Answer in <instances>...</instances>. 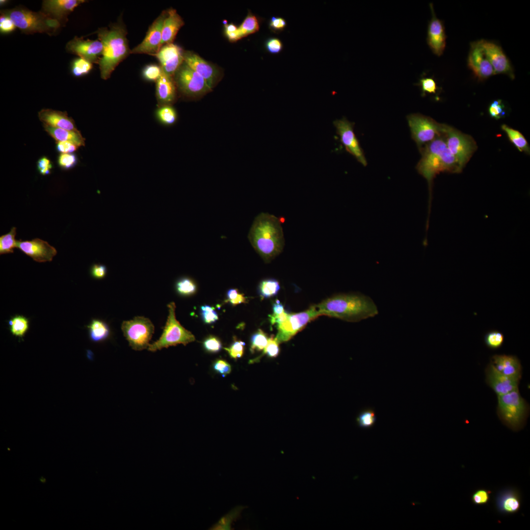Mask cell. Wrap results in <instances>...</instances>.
I'll list each match as a JSON object with an SVG mask.
<instances>
[{
  "label": "cell",
  "instance_id": "obj_1",
  "mask_svg": "<svg viewBox=\"0 0 530 530\" xmlns=\"http://www.w3.org/2000/svg\"><path fill=\"white\" fill-rule=\"evenodd\" d=\"M284 220L283 217L261 212L251 226L248 240L265 263L270 262L283 250L285 241L281 224Z\"/></svg>",
  "mask_w": 530,
  "mask_h": 530
},
{
  "label": "cell",
  "instance_id": "obj_2",
  "mask_svg": "<svg viewBox=\"0 0 530 530\" xmlns=\"http://www.w3.org/2000/svg\"><path fill=\"white\" fill-rule=\"evenodd\" d=\"M316 305L320 316L348 322H358L378 314L373 301L370 297L359 293L336 294Z\"/></svg>",
  "mask_w": 530,
  "mask_h": 530
},
{
  "label": "cell",
  "instance_id": "obj_3",
  "mask_svg": "<svg viewBox=\"0 0 530 530\" xmlns=\"http://www.w3.org/2000/svg\"><path fill=\"white\" fill-rule=\"evenodd\" d=\"M420 151L422 157L417 164L416 169L428 183L429 193L428 215H429L434 178L441 172L458 173L463 169L449 150L442 134L426 144Z\"/></svg>",
  "mask_w": 530,
  "mask_h": 530
},
{
  "label": "cell",
  "instance_id": "obj_4",
  "mask_svg": "<svg viewBox=\"0 0 530 530\" xmlns=\"http://www.w3.org/2000/svg\"><path fill=\"white\" fill-rule=\"evenodd\" d=\"M103 45V52L98 64L102 79L107 80L117 65L131 53L125 26L120 22L102 27L96 32Z\"/></svg>",
  "mask_w": 530,
  "mask_h": 530
},
{
  "label": "cell",
  "instance_id": "obj_5",
  "mask_svg": "<svg viewBox=\"0 0 530 530\" xmlns=\"http://www.w3.org/2000/svg\"><path fill=\"white\" fill-rule=\"evenodd\" d=\"M0 14L9 17L16 27L25 34L45 33L52 34L61 26L58 21L41 11L34 12L21 6L1 10Z\"/></svg>",
  "mask_w": 530,
  "mask_h": 530
},
{
  "label": "cell",
  "instance_id": "obj_6",
  "mask_svg": "<svg viewBox=\"0 0 530 530\" xmlns=\"http://www.w3.org/2000/svg\"><path fill=\"white\" fill-rule=\"evenodd\" d=\"M167 307L168 315L163 332L158 340L149 344L147 349L150 351L155 352L178 344L186 345L195 340L193 334L185 328L177 320L175 303H169Z\"/></svg>",
  "mask_w": 530,
  "mask_h": 530
},
{
  "label": "cell",
  "instance_id": "obj_7",
  "mask_svg": "<svg viewBox=\"0 0 530 530\" xmlns=\"http://www.w3.org/2000/svg\"><path fill=\"white\" fill-rule=\"evenodd\" d=\"M498 397V410L501 419L513 430L519 429L525 417L526 404L518 388Z\"/></svg>",
  "mask_w": 530,
  "mask_h": 530
},
{
  "label": "cell",
  "instance_id": "obj_8",
  "mask_svg": "<svg viewBox=\"0 0 530 530\" xmlns=\"http://www.w3.org/2000/svg\"><path fill=\"white\" fill-rule=\"evenodd\" d=\"M441 132L449 150L463 169L477 149L476 141L471 136L446 124H442Z\"/></svg>",
  "mask_w": 530,
  "mask_h": 530
},
{
  "label": "cell",
  "instance_id": "obj_9",
  "mask_svg": "<svg viewBox=\"0 0 530 530\" xmlns=\"http://www.w3.org/2000/svg\"><path fill=\"white\" fill-rule=\"evenodd\" d=\"M121 329L130 346L135 350H142L148 348L155 327L148 318L138 316L123 321Z\"/></svg>",
  "mask_w": 530,
  "mask_h": 530
},
{
  "label": "cell",
  "instance_id": "obj_10",
  "mask_svg": "<svg viewBox=\"0 0 530 530\" xmlns=\"http://www.w3.org/2000/svg\"><path fill=\"white\" fill-rule=\"evenodd\" d=\"M407 120L412 139L420 150L426 144L442 135V124L420 113H412Z\"/></svg>",
  "mask_w": 530,
  "mask_h": 530
},
{
  "label": "cell",
  "instance_id": "obj_11",
  "mask_svg": "<svg viewBox=\"0 0 530 530\" xmlns=\"http://www.w3.org/2000/svg\"><path fill=\"white\" fill-rule=\"evenodd\" d=\"M319 316L316 305L303 312L289 314L286 320L276 325L277 333L275 338L279 344L287 342L303 329L308 323Z\"/></svg>",
  "mask_w": 530,
  "mask_h": 530
},
{
  "label": "cell",
  "instance_id": "obj_12",
  "mask_svg": "<svg viewBox=\"0 0 530 530\" xmlns=\"http://www.w3.org/2000/svg\"><path fill=\"white\" fill-rule=\"evenodd\" d=\"M175 74L180 89L187 95L197 96L211 90L203 78L184 61Z\"/></svg>",
  "mask_w": 530,
  "mask_h": 530
},
{
  "label": "cell",
  "instance_id": "obj_13",
  "mask_svg": "<svg viewBox=\"0 0 530 530\" xmlns=\"http://www.w3.org/2000/svg\"><path fill=\"white\" fill-rule=\"evenodd\" d=\"M333 124L346 151L363 166H367V161L363 150L354 132V124L345 118L336 120L334 121Z\"/></svg>",
  "mask_w": 530,
  "mask_h": 530
},
{
  "label": "cell",
  "instance_id": "obj_14",
  "mask_svg": "<svg viewBox=\"0 0 530 530\" xmlns=\"http://www.w3.org/2000/svg\"><path fill=\"white\" fill-rule=\"evenodd\" d=\"M69 53L75 54L91 63L98 64L103 52V45L100 40L84 39L75 37L66 45Z\"/></svg>",
  "mask_w": 530,
  "mask_h": 530
},
{
  "label": "cell",
  "instance_id": "obj_15",
  "mask_svg": "<svg viewBox=\"0 0 530 530\" xmlns=\"http://www.w3.org/2000/svg\"><path fill=\"white\" fill-rule=\"evenodd\" d=\"M167 10H164L150 26L142 42L131 50V53H146L154 55L161 47L162 29Z\"/></svg>",
  "mask_w": 530,
  "mask_h": 530
},
{
  "label": "cell",
  "instance_id": "obj_16",
  "mask_svg": "<svg viewBox=\"0 0 530 530\" xmlns=\"http://www.w3.org/2000/svg\"><path fill=\"white\" fill-rule=\"evenodd\" d=\"M468 66L478 81H483L495 75L479 40L470 43Z\"/></svg>",
  "mask_w": 530,
  "mask_h": 530
},
{
  "label": "cell",
  "instance_id": "obj_17",
  "mask_svg": "<svg viewBox=\"0 0 530 530\" xmlns=\"http://www.w3.org/2000/svg\"><path fill=\"white\" fill-rule=\"evenodd\" d=\"M479 41L493 68L495 75L505 74L511 79H514L513 67L502 47L493 42L486 40L481 39Z\"/></svg>",
  "mask_w": 530,
  "mask_h": 530
},
{
  "label": "cell",
  "instance_id": "obj_18",
  "mask_svg": "<svg viewBox=\"0 0 530 530\" xmlns=\"http://www.w3.org/2000/svg\"><path fill=\"white\" fill-rule=\"evenodd\" d=\"M183 54L182 48L172 43L161 46L153 56L159 61L163 72L172 77L184 61Z\"/></svg>",
  "mask_w": 530,
  "mask_h": 530
},
{
  "label": "cell",
  "instance_id": "obj_19",
  "mask_svg": "<svg viewBox=\"0 0 530 530\" xmlns=\"http://www.w3.org/2000/svg\"><path fill=\"white\" fill-rule=\"evenodd\" d=\"M16 247L39 263L51 261L57 253L54 247L38 238L29 241L17 240Z\"/></svg>",
  "mask_w": 530,
  "mask_h": 530
},
{
  "label": "cell",
  "instance_id": "obj_20",
  "mask_svg": "<svg viewBox=\"0 0 530 530\" xmlns=\"http://www.w3.org/2000/svg\"><path fill=\"white\" fill-rule=\"evenodd\" d=\"M432 17L428 23L426 41L433 53L441 55L446 47V35L442 21L436 16L433 4H429Z\"/></svg>",
  "mask_w": 530,
  "mask_h": 530
},
{
  "label": "cell",
  "instance_id": "obj_21",
  "mask_svg": "<svg viewBox=\"0 0 530 530\" xmlns=\"http://www.w3.org/2000/svg\"><path fill=\"white\" fill-rule=\"evenodd\" d=\"M486 377L488 385L497 396L506 394L518 388L519 379L503 374L492 363L487 367Z\"/></svg>",
  "mask_w": 530,
  "mask_h": 530
},
{
  "label": "cell",
  "instance_id": "obj_22",
  "mask_svg": "<svg viewBox=\"0 0 530 530\" xmlns=\"http://www.w3.org/2000/svg\"><path fill=\"white\" fill-rule=\"evenodd\" d=\"M495 507L502 515H511L517 513L521 506V497L519 491L512 487H506L499 490L495 498Z\"/></svg>",
  "mask_w": 530,
  "mask_h": 530
},
{
  "label": "cell",
  "instance_id": "obj_23",
  "mask_svg": "<svg viewBox=\"0 0 530 530\" xmlns=\"http://www.w3.org/2000/svg\"><path fill=\"white\" fill-rule=\"evenodd\" d=\"M85 1L84 0H45L42 2L41 11L61 24V22L65 21L70 13Z\"/></svg>",
  "mask_w": 530,
  "mask_h": 530
},
{
  "label": "cell",
  "instance_id": "obj_24",
  "mask_svg": "<svg viewBox=\"0 0 530 530\" xmlns=\"http://www.w3.org/2000/svg\"><path fill=\"white\" fill-rule=\"evenodd\" d=\"M183 56L184 62L203 77L212 89L217 74L216 68L193 52H185Z\"/></svg>",
  "mask_w": 530,
  "mask_h": 530
},
{
  "label": "cell",
  "instance_id": "obj_25",
  "mask_svg": "<svg viewBox=\"0 0 530 530\" xmlns=\"http://www.w3.org/2000/svg\"><path fill=\"white\" fill-rule=\"evenodd\" d=\"M39 120L43 124L48 125L56 128L79 132L74 120L68 116L66 112L43 109L38 114Z\"/></svg>",
  "mask_w": 530,
  "mask_h": 530
},
{
  "label": "cell",
  "instance_id": "obj_26",
  "mask_svg": "<svg viewBox=\"0 0 530 530\" xmlns=\"http://www.w3.org/2000/svg\"><path fill=\"white\" fill-rule=\"evenodd\" d=\"M491 363L500 372L508 376L520 379L521 365L518 358L513 355L497 354L492 356Z\"/></svg>",
  "mask_w": 530,
  "mask_h": 530
},
{
  "label": "cell",
  "instance_id": "obj_27",
  "mask_svg": "<svg viewBox=\"0 0 530 530\" xmlns=\"http://www.w3.org/2000/svg\"><path fill=\"white\" fill-rule=\"evenodd\" d=\"M184 25V21L175 9L167 10L162 26L161 47L172 43L178 31Z\"/></svg>",
  "mask_w": 530,
  "mask_h": 530
},
{
  "label": "cell",
  "instance_id": "obj_28",
  "mask_svg": "<svg viewBox=\"0 0 530 530\" xmlns=\"http://www.w3.org/2000/svg\"><path fill=\"white\" fill-rule=\"evenodd\" d=\"M156 96L159 106L169 105L175 98L176 87L172 77L165 74L163 71L156 81Z\"/></svg>",
  "mask_w": 530,
  "mask_h": 530
},
{
  "label": "cell",
  "instance_id": "obj_29",
  "mask_svg": "<svg viewBox=\"0 0 530 530\" xmlns=\"http://www.w3.org/2000/svg\"><path fill=\"white\" fill-rule=\"evenodd\" d=\"M45 130L57 141H69L78 146H84L85 139L80 132H75L43 124Z\"/></svg>",
  "mask_w": 530,
  "mask_h": 530
},
{
  "label": "cell",
  "instance_id": "obj_30",
  "mask_svg": "<svg viewBox=\"0 0 530 530\" xmlns=\"http://www.w3.org/2000/svg\"><path fill=\"white\" fill-rule=\"evenodd\" d=\"M501 129L506 133L509 140L520 152H524L530 154V148L529 143L524 136L519 131L505 124L502 125Z\"/></svg>",
  "mask_w": 530,
  "mask_h": 530
},
{
  "label": "cell",
  "instance_id": "obj_31",
  "mask_svg": "<svg viewBox=\"0 0 530 530\" xmlns=\"http://www.w3.org/2000/svg\"><path fill=\"white\" fill-rule=\"evenodd\" d=\"M89 337L95 342L102 341L109 334V328L105 322L99 319H93L89 325Z\"/></svg>",
  "mask_w": 530,
  "mask_h": 530
},
{
  "label": "cell",
  "instance_id": "obj_32",
  "mask_svg": "<svg viewBox=\"0 0 530 530\" xmlns=\"http://www.w3.org/2000/svg\"><path fill=\"white\" fill-rule=\"evenodd\" d=\"M280 289V284L277 280L274 278H268L264 279L260 282L258 292L262 298L267 299L277 295Z\"/></svg>",
  "mask_w": 530,
  "mask_h": 530
},
{
  "label": "cell",
  "instance_id": "obj_33",
  "mask_svg": "<svg viewBox=\"0 0 530 530\" xmlns=\"http://www.w3.org/2000/svg\"><path fill=\"white\" fill-rule=\"evenodd\" d=\"M259 28V19L255 15L250 13L238 28V31L240 38H241L258 31Z\"/></svg>",
  "mask_w": 530,
  "mask_h": 530
},
{
  "label": "cell",
  "instance_id": "obj_34",
  "mask_svg": "<svg viewBox=\"0 0 530 530\" xmlns=\"http://www.w3.org/2000/svg\"><path fill=\"white\" fill-rule=\"evenodd\" d=\"M8 323L11 333L19 337H23L29 327L28 320L23 316H14Z\"/></svg>",
  "mask_w": 530,
  "mask_h": 530
},
{
  "label": "cell",
  "instance_id": "obj_35",
  "mask_svg": "<svg viewBox=\"0 0 530 530\" xmlns=\"http://www.w3.org/2000/svg\"><path fill=\"white\" fill-rule=\"evenodd\" d=\"M16 235V228L12 227L10 232L0 237V254L11 253L14 252L13 249L16 247L17 241L15 237Z\"/></svg>",
  "mask_w": 530,
  "mask_h": 530
},
{
  "label": "cell",
  "instance_id": "obj_36",
  "mask_svg": "<svg viewBox=\"0 0 530 530\" xmlns=\"http://www.w3.org/2000/svg\"><path fill=\"white\" fill-rule=\"evenodd\" d=\"M176 290L177 292L183 296H189L194 294L197 290V286L193 279L188 277H183L179 279L176 283Z\"/></svg>",
  "mask_w": 530,
  "mask_h": 530
},
{
  "label": "cell",
  "instance_id": "obj_37",
  "mask_svg": "<svg viewBox=\"0 0 530 530\" xmlns=\"http://www.w3.org/2000/svg\"><path fill=\"white\" fill-rule=\"evenodd\" d=\"M268 341L267 334L262 329H259L251 337L250 350L252 353L263 351Z\"/></svg>",
  "mask_w": 530,
  "mask_h": 530
},
{
  "label": "cell",
  "instance_id": "obj_38",
  "mask_svg": "<svg viewBox=\"0 0 530 530\" xmlns=\"http://www.w3.org/2000/svg\"><path fill=\"white\" fill-rule=\"evenodd\" d=\"M93 68V64L79 57L74 59L71 64V71L76 77H80L88 74Z\"/></svg>",
  "mask_w": 530,
  "mask_h": 530
},
{
  "label": "cell",
  "instance_id": "obj_39",
  "mask_svg": "<svg viewBox=\"0 0 530 530\" xmlns=\"http://www.w3.org/2000/svg\"><path fill=\"white\" fill-rule=\"evenodd\" d=\"M376 421V416L373 409L366 408L361 411L356 418L358 425L363 428L372 427Z\"/></svg>",
  "mask_w": 530,
  "mask_h": 530
},
{
  "label": "cell",
  "instance_id": "obj_40",
  "mask_svg": "<svg viewBox=\"0 0 530 530\" xmlns=\"http://www.w3.org/2000/svg\"><path fill=\"white\" fill-rule=\"evenodd\" d=\"M156 114L159 120L165 125L174 124L177 119V114L175 109L169 105L159 106L157 111Z\"/></svg>",
  "mask_w": 530,
  "mask_h": 530
},
{
  "label": "cell",
  "instance_id": "obj_41",
  "mask_svg": "<svg viewBox=\"0 0 530 530\" xmlns=\"http://www.w3.org/2000/svg\"><path fill=\"white\" fill-rule=\"evenodd\" d=\"M503 334L497 330L487 332L484 336V342L490 348L496 349L502 346L504 342Z\"/></svg>",
  "mask_w": 530,
  "mask_h": 530
},
{
  "label": "cell",
  "instance_id": "obj_42",
  "mask_svg": "<svg viewBox=\"0 0 530 530\" xmlns=\"http://www.w3.org/2000/svg\"><path fill=\"white\" fill-rule=\"evenodd\" d=\"M279 352V343L277 342L275 337H274L273 335H272L268 338L267 344L264 349L262 355L254 360H251L249 362L252 363L258 361L259 359L264 355H266L267 356L270 358H275L278 356Z\"/></svg>",
  "mask_w": 530,
  "mask_h": 530
},
{
  "label": "cell",
  "instance_id": "obj_43",
  "mask_svg": "<svg viewBox=\"0 0 530 530\" xmlns=\"http://www.w3.org/2000/svg\"><path fill=\"white\" fill-rule=\"evenodd\" d=\"M491 492L484 488H480L475 491L471 496L473 504L476 505H485L490 499Z\"/></svg>",
  "mask_w": 530,
  "mask_h": 530
},
{
  "label": "cell",
  "instance_id": "obj_44",
  "mask_svg": "<svg viewBox=\"0 0 530 530\" xmlns=\"http://www.w3.org/2000/svg\"><path fill=\"white\" fill-rule=\"evenodd\" d=\"M77 161V157L75 154L61 153L58 157L57 162L60 168L68 170L75 166Z\"/></svg>",
  "mask_w": 530,
  "mask_h": 530
},
{
  "label": "cell",
  "instance_id": "obj_45",
  "mask_svg": "<svg viewBox=\"0 0 530 530\" xmlns=\"http://www.w3.org/2000/svg\"><path fill=\"white\" fill-rule=\"evenodd\" d=\"M244 345L245 343L243 342L235 339L229 347H224V349L228 352L231 358L236 360L243 356Z\"/></svg>",
  "mask_w": 530,
  "mask_h": 530
},
{
  "label": "cell",
  "instance_id": "obj_46",
  "mask_svg": "<svg viewBox=\"0 0 530 530\" xmlns=\"http://www.w3.org/2000/svg\"><path fill=\"white\" fill-rule=\"evenodd\" d=\"M162 72V70L160 66L150 64L145 67L142 74L146 80L157 81L161 76Z\"/></svg>",
  "mask_w": 530,
  "mask_h": 530
},
{
  "label": "cell",
  "instance_id": "obj_47",
  "mask_svg": "<svg viewBox=\"0 0 530 530\" xmlns=\"http://www.w3.org/2000/svg\"><path fill=\"white\" fill-rule=\"evenodd\" d=\"M204 348L210 353H217L222 348V344L220 340L216 337L212 335L207 337L203 342Z\"/></svg>",
  "mask_w": 530,
  "mask_h": 530
},
{
  "label": "cell",
  "instance_id": "obj_48",
  "mask_svg": "<svg viewBox=\"0 0 530 530\" xmlns=\"http://www.w3.org/2000/svg\"><path fill=\"white\" fill-rule=\"evenodd\" d=\"M201 315L204 322L207 324H212L218 319V316L213 308L208 305L201 307Z\"/></svg>",
  "mask_w": 530,
  "mask_h": 530
},
{
  "label": "cell",
  "instance_id": "obj_49",
  "mask_svg": "<svg viewBox=\"0 0 530 530\" xmlns=\"http://www.w3.org/2000/svg\"><path fill=\"white\" fill-rule=\"evenodd\" d=\"M504 106L501 100H496L489 106L488 112L490 116L495 119H499L505 114Z\"/></svg>",
  "mask_w": 530,
  "mask_h": 530
},
{
  "label": "cell",
  "instance_id": "obj_50",
  "mask_svg": "<svg viewBox=\"0 0 530 530\" xmlns=\"http://www.w3.org/2000/svg\"><path fill=\"white\" fill-rule=\"evenodd\" d=\"M421 86L422 95L425 93H435L438 88L435 80L432 78L423 77L420 80L419 84Z\"/></svg>",
  "mask_w": 530,
  "mask_h": 530
},
{
  "label": "cell",
  "instance_id": "obj_51",
  "mask_svg": "<svg viewBox=\"0 0 530 530\" xmlns=\"http://www.w3.org/2000/svg\"><path fill=\"white\" fill-rule=\"evenodd\" d=\"M212 368L214 371L225 377L229 374L232 370L230 364L223 359H217L212 364Z\"/></svg>",
  "mask_w": 530,
  "mask_h": 530
},
{
  "label": "cell",
  "instance_id": "obj_52",
  "mask_svg": "<svg viewBox=\"0 0 530 530\" xmlns=\"http://www.w3.org/2000/svg\"><path fill=\"white\" fill-rule=\"evenodd\" d=\"M16 26L12 20L7 16L0 14V31L3 34L10 33L16 29Z\"/></svg>",
  "mask_w": 530,
  "mask_h": 530
},
{
  "label": "cell",
  "instance_id": "obj_53",
  "mask_svg": "<svg viewBox=\"0 0 530 530\" xmlns=\"http://www.w3.org/2000/svg\"><path fill=\"white\" fill-rule=\"evenodd\" d=\"M265 48L270 53H278L283 50V44L282 41L277 38H270L266 41Z\"/></svg>",
  "mask_w": 530,
  "mask_h": 530
},
{
  "label": "cell",
  "instance_id": "obj_54",
  "mask_svg": "<svg viewBox=\"0 0 530 530\" xmlns=\"http://www.w3.org/2000/svg\"><path fill=\"white\" fill-rule=\"evenodd\" d=\"M287 25L285 19L281 17L273 16L270 19L269 23L270 28L272 31L278 33L282 31L287 26Z\"/></svg>",
  "mask_w": 530,
  "mask_h": 530
},
{
  "label": "cell",
  "instance_id": "obj_55",
  "mask_svg": "<svg viewBox=\"0 0 530 530\" xmlns=\"http://www.w3.org/2000/svg\"><path fill=\"white\" fill-rule=\"evenodd\" d=\"M37 166L40 174L42 175H47L50 174L53 165L48 158L43 157L38 160Z\"/></svg>",
  "mask_w": 530,
  "mask_h": 530
},
{
  "label": "cell",
  "instance_id": "obj_56",
  "mask_svg": "<svg viewBox=\"0 0 530 530\" xmlns=\"http://www.w3.org/2000/svg\"><path fill=\"white\" fill-rule=\"evenodd\" d=\"M79 146L69 141H57L56 150L62 153H71L76 151Z\"/></svg>",
  "mask_w": 530,
  "mask_h": 530
},
{
  "label": "cell",
  "instance_id": "obj_57",
  "mask_svg": "<svg viewBox=\"0 0 530 530\" xmlns=\"http://www.w3.org/2000/svg\"><path fill=\"white\" fill-rule=\"evenodd\" d=\"M107 272V269L105 265L99 264H94L90 268V273L92 276L98 279L104 278Z\"/></svg>",
  "mask_w": 530,
  "mask_h": 530
},
{
  "label": "cell",
  "instance_id": "obj_58",
  "mask_svg": "<svg viewBox=\"0 0 530 530\" xmlns=\"http://www.w3.org/2000/svg\"><path fill=\"white\" fill-rule=\"evenodd\" d=\"M289 313L286 311L283 313L274 315L273 314L269 315V321L272 325L274 324H279L284 322L287 319Z\"/></svg>",
  "mask_w": 530,
  "mask_h": 530
},
{
  "label": "cell",
  "instance_id": "obj_59",
  "mask_svg": "<svg viewBox=\"0 0 530 530\" xmlns=\"http://www.w3.org/2000/svg\"><path fill=\"white\" fill-rule=\"evenodd\" d=\"M247 301V297L244 296L243 293H238L237 296L233 300H232L230 302L233 306H236L241 303H246Z\"/></svg>",
  "mask_w": 530,
  "mask_h": 530
},
{
  "label": "cell",
  "instance_id": "obj_60",
  "mask_svg": "<svg viewBox=\"0 0 530 530\" xmlns=\"http://www.w3.org/2000/svg\"><path fill=\"white\" fill-rule=\"evenodd\" d=\"M272 310L273 313L272 314L274 315L280 314L285 311L284 306L279 301L273 304Z\"/></svg>",
  "mask_w": 530,
  "mask_h": 530
},
{
  "label": "cell",
  "instance_id": "obj_61",
  "mask_svg": "<svg viewBox=\"0 0 530 530\" xmlns=\"http://www.w3.org/2000/svg\"><path fill=\"white\" fill-rule=\"evenodd\" d=\"M239 293L238 290L236 289H231L228 291L227 292V302H229L232 300L234 299Z\"/></svg>",
  "mask_w": 530,
  "mask_h": 530
},
{
  "label": "cell",
  "instance_id": "obj_62",
  "mask_svg": "<svg viewBox=\"0 0 530 530\" xmlns=\"http://www.w3.org/2000/svg\"><path fill=\"white\" fill-rule=\"evenodd\" d=\"M238 28L233 24H226L225 25V32H234L238 30Z\"/></svg>",
  "mask_w": 530,
  "mask_h": 530
},
{
  "label": "cell",
  "instance_id": "obj_63",
  "mask_svg": "<svg viewBox=\"0 0 530 530\" xmlns=\"http://www.w3.org/2000/svg\"><path fill=\"white\" fill-rule=\"evenodd\" d=\"M8 1H9L7 0H0V5L1 6L5 5L8 2Z\"/></svg>",
  "mask_w": 530,
  "mask_h": 530
},
{
  "label": "cell",
  "instance_id": "obj_64",
  "mask_svg": "<svg viewBox=\"0 0 530 530\" xmlns=\"http://www.w3.org/2000/svg\"><path fill=\"white\" fill-rule=\"evenodd\" d=\"M40 481H41V482H42V483H45V482H46V478H45V477H41L40 478Z\"/></svg>",
  "mask_w": 530,
  "mask_h": 530
}]
</instances>
